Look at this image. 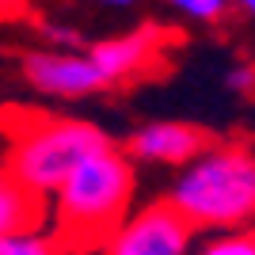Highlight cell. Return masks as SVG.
I'll list each match as a JSON object with an SVG mask.
<instances>
[{"label": "cell", "instance_id": "1", "mask_svg": "<svg viewBox=\"0 0 255 255\" xmlns=\"http://www.w3.org/2000/svg\"><path fill=\"white\" fill-rule=\"evenodd\" d=\"M133 198V168L118 149L103 145L84 156L57 187V244L65 255H84L103 248L126 221Z\"/></svg>", "mask_w": 255, "mask_h": 255}, {"label": "cell", "instance_id": "2", "mask_svg": "<svg viewBox=\"0 0 255 255\" xmlns=\"http://www.w3.org/2000/svg\"><path fill=\"white\" fill-rule=\"evenodd\" d=\"M194 229L255 221V156L240 145H210L187 164L168 198Z\"/></svg>", "mask_w": 255, "mask_h": 255}, {"label": "cell", "instance_id": "3", "mask_svg": "<svg viewBox=\"0 0 255 255\" xmlns=\"http://www.w3.org/2000/svg\"><path fill=\"white\" fill-rule=\"evenodd\" d=\"M103 145H111L103 137V129L76 122V118L34 122L27 133H19V141L8 152V179L31 194L57 191L65 175Z\"/></svg>", "mask_w": 255, "mask_h": 255}, {"label": "cell", "instance_id": "4", "mask_svg": "<svg viewBox=\"0 0 255 255\" xmlns=\"http://www.w3.org/2000/svg\"><path fill=\"white\" fill-rule=\"evenodd\" d=\"M191 240L194 225L171 202H156L118 225L103 255H191Z\"/></svg>", "mask_w": 255, "mask_h": 255}, {"label": "cell", "instance_id": "5", "mask_svg": "<svg viewBox=\"0 0 255 255\" xmlns=\"http://www.w3.org/2000/svg\"><path fill=\"white\" fill-rule=\"evenodd\" d=\"M19 69L27 84L57 99H80L92 92H103L107 80L88 53H53V50H31L19 57Z\"/></svg>", "mask_w": 255, "mask_h": 255}, {"label": "cell", "instance_id": "6", "mask_svg": "<svg viewBox=\"0 0 255 255\" xmlns=\"http://www.w3.org/2000/svg\"><path fill=\"white\" fill-rule=\"evenodd\" d=\"M160 42H164V31L160 27H137L129 34H118V38H107V42L92 46V65L103 73L107 88L122 84V80H133L137 73H145L160 53Z\"/></svg>", "mask_w": 255, "mask_h": 255}, {"label": "cell", "instance_id": "7", "mask_svg": "<svg viewBox=\"0 0 255 255\" xmlns=\"http://www.w3.org/2000/svg\"><path fill=\"white\" fill-rule=\"evenodd\" d=\"M213 141L206 129L187 122H152L141 126L129 137V156L145 164H191L198 152H206Z\"/></svg>", "mask_w": 255, "mask_h": 255}, {"label": "cell", "instance_id": "8", "mask_svg": "<svg viewBox=\"0 0 255 255\" xmlns=\"http://www.w3.org/2000/svg\"><path fill=\"white\" fill-rule=\"evenodd\" d=\"M38 221H42V194L23 191L11 179H0V236L38 229Z\"/></svg>", "mask_w": 255, "mask_h": 255}, {"label": "cell", "instance_id": "9", "mask_svg": "<svg viewBox=\"0 0 255 255\" xmlns=\"http://www.w3.org/2000/svg\"><path fill=\"white\" fill-rule=\"evenodd\" d=\"M0 255H65V248L57 244V236L34 233V229H23V233H8L0 236Z\"/></svg>", "mask_w": 255, "mask_h": 255}, {"label": "cell", "instance_id": "10", "mask_svg": "<svg viewBox=\"0 0 255 255\" xmlns=\"http://www.w3.org/2000/svg\"><path fill=\"white\" fill-rule=\"evenodd\" d=\"M171 8L187 15V19H198V23H217L229 15V0H168Z\"/></svg>", "mask_w": 255, "mask_h": 255}, {"label": "cell", "instance_id": "11", "mask_svg": "<svg viewBox=\"0 0 255 255\" xmlns=\"http://www.w3.org/2000/svg\"><path fill=\"white\" fill-rule=\"evenodd\" d=\"M198 255H255V233H233L206 244Z\"/></svg>", "mask_w": 255, "mask_h": 255}, {"label": "cell", "instance_id": "12", "mask_svg": "<svg viewBox=\"0 0 255 255\" xmlns=\"http://www.w3.org/2000/svg\"><path fill=\"white\" fill-rule=\"evenodd\" d=\"M229 88L233 92H255V69L252 65H236L229 73Z\"/></svg>", "mask_w": 255, "mask_h": 255}, {"label": "cell", "instance_id": "13", "mask_svg": "<svg viewBox=\"0 0 255 255\" xmlns=\"http://www.w3.org/2000/svg\"><path fill=\"white\" fill-rule=\"evenodd\" d=\"M46 38H53V42H80V34L69 31V27H46Z\"/></svg>", "mask_w": 255, "mask_h": 255}, {"label": "cell", "instance_id": "14", "mask_svg": "<svg viewBox=\"0 0 255 255\" xmlns=\"http://www.w3.org/2000/svg\"><path fill=\"white\" fill-rule=\"evenodd\" d=\"M23 4H27V0H0V15L8 19V15H15V11H23Z\"/></svg>", "mask_w": 255, "mask_h": 255}, {"label": "cell", "instance_id": "15", "mask_svg": "<svg viewBox=\"0 0 255 255\" xmlns=\"http://www.w3.org/2000/svg\"><path fill=\"white\" fill-rule=\"evenodd\" d=\"M96 4H99V8H133V4H137V0H96Z\"/></svg>", "mask_w": 255, "mask_h": 255}, {"label": "cell", "instance_id": "16", "mask_svg": "<svg viewBox=\"0 0 255 255\" xmlns=\"http://www.w3.org/2000/svg\"><path fill=\"white\" fill-rule=\"evenodd\" d=\"M236 4H240V8H244L248 15H252V19H255V0H236Z\"/></svg>", "mask_w": 255, "mask_h": 255}]
</instances>
